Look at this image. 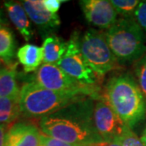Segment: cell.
<instances>
[{"label":"cell","mask_w":146,"mask_h":146,"mask_svg":"<svg viewBox=\"0 0 146 146\" xmlns=\"http://www.w3.org/2000/svg\"><path fill=\"white\" fill-rule=\"evenodd\" d=\"M94 98L68 105L40 119L44 135L73 145L102 146L106 145L96 130L94 121Z\"/></svg>","instance_id":"obj_1"},{"label":"cell","mask_w":146,"mask_h":146,"mask_svg":"<svg viewBox=\"0 0 146 146\" xmlns=\"http://www.w3.org/2000/svg\"><path fill=\"white\" fill-rule=\"evenodd\" d=\"M104 98L131 129L145 119V98L136 79L129 74H119L110 78L105 87Z\"/></svg>","instance_id":"obj_2"},{"label":"cell","mask_w":146,"mask_h":146,"mask_svg":"<svg viewBox=\"0 0 146 146\" xmlns=\"http://www.w3.org/2000/svg\"><path fill=\"white\" fill-rule=\"evenodd\" d=\"M99 94L81 91L58 92L45 89L35 82L22 85L20 93L21 113L29 118H42L68 105L88 98H100Z\"/></svg>","instance_id":"obj_3"},{"label":"cell","mask_w":146,"mask_h":146,"mask_svg":"<svg viewBox=\"0 0 146 146\" xmlns=\"http://www.w3.org/2000/svg\"><path fill=\"white\" fill-rule=\"evenodd\" d=\"M105 34L110 48L119 63L137 62L146 53L145 31L135 18L118 19Z\"/></svg>","instance_id":"obj_4"},{"label":"cell","mask_w":146,"mask_h":146,"mask_svg":"<svg viewBox=\"0 0 146 146\" xmlns=\"http://www.w3.org/2000/svg\"><path fill=\"white\" fill-rule=\"evenodd\" d=\"M80 51L96 75L103 76L118 67L119 62L102 32L89 29L79 40Z\"/></svg>","instance_id":"obj_5"},{"label":"cell","mask_w":146,"mask_h":146,"mask_svg":"<svg viewBox=\"0 0 146 146\" xmlns=\"http://www.w3.org/2000/svg\"><path fill=\"white\" fill-rule=\"evenodd\" d=\"M35 82L43 88L53 91H81L93 94H99V89L98 87L84 85L80 83L68 76L55 64H42L35 75Z\"/></svg>","instance_id":"obj_6"},{"label":"cell","mask_w":146,"mask_h":146,"mask_svg":"<svg viewBox=\"0 0 146 146\" xmlns=\"http://www.w3.org/2000/svg\"><path fill=\"white\" fill-rule=\"evenodd\" d=\"M79 36L74 33L67 42V50L57 66L72 78L84 85L94 86L96 84V74L86 63L80 49Z\"/></svg>","instance_id":"obj_7"},{"label":"cell","mask_w":146,"mask_h":146,"mask_svg":"<svg viewBox=\"0 0 146 146\" xmlns=\"http://www.w3.org/2000/svg\"><path fill=\"white\" fill-rule=\"evenodd\" d=\"M94 121L96 130L106 144L115 142L127 127L104 97L95 99Z\"/></svg>","instance_id":"obj_8"},{"label":"cell","mask_w":146,"mask_h":146,"mask_svg":"<svg viewBox=\"0 0 146 146\" xmlns=\"http://www.w3.org/2000/svg\"><path fill=\"white\" fill-rule=\"evenodd\" d=\"M79 4L87 21L94 26L109 29L118 21V12L107 0H81Z\"/></svg>","instance_id":"obj_9"},{"label":"cell","mask_w":146,"mask_h":146,"mask_svg":"<svg viewBox=\"0 0 146 146\" xmlns=\"http://www.w3.org/2000/svg\"><path fill=\"white\" fill-rule=\"evenodd\" d=\"M42 133L36 126L20 122L8 128L5 146H41Z\"/></svg>","instance_id":"obj_10"},{"label":"cell","mask_w":146,"mask_h":146,"mask_svg":"<svg viewBox=\"0 0 146 146\" xmlns=\"http://www.w3.org/2000/svg\"><path fill=\"white\" fill-rule=\"evenodd\" d=\"M22 5L30 20L45 32H53L60 25L58 15L47 10L42 0H25L22 2Z\"/></svg>","instance_id":"obj_11"},{"label":"cell","mask_w":146,"mask_h":146,"mask_svg":"<svg viewBox=\"0 0 146 146\" xmlns=\"http://www.w3.org/2000/svg\"><path fill=\"white\" fill-rule=\"evenodd\" d=\"M11 21L25 41H29L33 37V31L32 29L29 16L22 3L14 1H7L4 3Z\"/></svg>","instance_id":"obj_12"},{"label":"cell","mask_w":146,"mask_h":146,"mask_svg":"<svg viewBox=\"0 0 146 146\" xmlns=\"http://www.w3.org/2000/svg\"><path fill=\"white\" fill-rule=\"evenodd\" d=\"M68 44L56 35H51L45 38L42 44L43 62L55 64L60 61L67 50Z\"/></svg>","instance_id":"obj_13"},{"label":"cell","mask_w":146,"mask_h":146,"mask_svg":"<svg viewBox=\"0 0 146 146\" xmlns=\"http://www.w3.org/2000/svg\"><path fill=\"white\" fill-rule=\"evenodd\" d=\"M16 55L25 72L36 71L43 61L42 48L32 44H25L21 46Z\"/></svg>","instance_id":"obj_14"},{"label":"cell","mask_w":146,"mask_h":146,"mask_svg":"<svg viewBox=\"0 0 146 146\" xmlns=\"http://www.w3.org/2000/svg\"><path fill=\"white\" fill-rule=\"evenodd\" d=\"M21 113L20 96L0 98V124L14 123Z\"/></svg>","instance_id":"obj_15"},{"label":"cell","mask_w":146,"mask_h":146,"mask_svg":"<svg viewBox=\"0 0 146 146\" xmlns=\"http://www.w3.org/2000/svg\"><path fill=\"white\" fill-rule=\"evenodd\" d=\"M21 89L18 86L16 73L13 66L0 68V98L20 96Z\"/></svg>","instance_id":"obj_16"},{"label":"cell","mask_w":146,"mask_h":146,"mask_svg":"<svg viewBox=\"0 0 146 146\" xmlns=\"http://www.w3.org/2000/svg\"><path fill=\"white\" fill-rule=\"evenodd\" d=\"M16 50L14 35L11 29L0 25V59L4 63H12Z\"/></svg>","instance_id":"obj_17"},{"label":"cell","mask_w":146,"mask_h":146,"mask_svg":"<svg viewBox=\"0 0 146 146\" xmlns=\"http://www.w3.org/2000/svg\"><path fill=\"white\" fill-rule=\"evenodd\" d=\"M110 3L114 6L118 14L124 18H134L136 8L141 1L138 0H111Z\"/></svg>","instance_id":"obj_18"},{"label":"cell","mask_w":146,"mask_h":146,"mask_svg":"<svg viewBox=\"0 0 146 146\" xmlns=\"http://www.w3.org/2000/svg\"><path fill=\"white\" fill-rule=\"evenodd\" d=\"M135 79L146 99V53L134 65Z\"/></svg>","instance_id":"obj_19"},{"label":"cell","mask_w":146,"mask_h":146,"mask_svg":"<svg viewBox=\"0 0 146 146\" xmlns=\"http://www.w3.org/2000/svg\"><path fill=\"white\" fill-rule=\"evenodd\" d=\"M122 146H145L131 128L127 127L123 134L115 141Z\"/></svg>","instance_id":"obj_20"},{"label":"cell","mask_w":146,"mask_h":146,"mask_svg":"<svg viewBox=\"0 0 146 146\" xmlns=\"http://www.w3.org/2000/svg\"><path fill=\"white\" fill-rule=\"evenodd\" d=\"M134 18L141 29L146 32V1H141L136 8Z\"/></svg>","instance_id":"obj_21"},{"label":"cell","mask_w":146,"mask_h":146,"mask_svg":"<svg viewBox=\"0 0 146 146\" xmlns=\"http://www.w3.org/2000/svg\"><path fill=\"white\" fill-rule=\"evenodd\" d=\"M41 146H86V145H73V144L66 143V142H63V141H58V140H56V139L51 138V137H50V136H46V135H44L43 133H42Z\"/></svg>","instance_id":"obj_22"},{"label":"cell","mask_w":146,"mask_h":146,"mask_svg":"<svg viewBox=\"0 0 146 146\" xmlns=\"http://www.w3.org/2000/svg\"><path fill=\"white\" fill-rule=\"evenodd\" d=\"M43 5L47 10L53 14H56L59 10L61 5L63 3L67 2L66 0H42Z\"/></svg>","instance_id":"obj_23"},{"label":"cell","mask_w":146,"mask_h":146,"mask_svg":"<svg viewBox=\"0 0 146 146\" xmlns=\"http://www.w3.org/2000/svg\"><path fill=\"white\" fill-rule=\"evenodd\" d=\"M6 134V126L0 124V146H5Z\"/></svg>","instance_id":"obj_24"},{"label":"cell","mask_w":146,"mask_h":146,"mask_svg":"<svg viewBox=\"0 0 146 146\" xmlns=\"http://www.w3.org/2000/svg\"><path fill=\"white\" fill-rule=\"evenodd\" d=\"M141 140L143 142V144L146 146V127L145 128V130H144V131H143V134L141 136Z\"/></svg>","instance_id":"obj_25"},{"label":"cell","mask_w":146,"mask_h":146,"mask_svg":"<svg viewBox=\"0 0 146 146\" xmlns=\"http://www.w3.org/2000/svg\"><path fill=\"white\" fill-rule=\"evenodd\" d=\"M104 146H122L120 144H119L118 142H111V143H108L106 144Z\"/></svg>","instance_id":"obj_26"},{"label":"cell","mask_w":146,"mask_h":146,"mask_svg":"<svg viewBox=\"0 0 146 146\" xmlns=\"http://www.w3.org/2000/svg\"><path fill=\"white\" fill-rule=\"evenodd\" d=\"M3 19L1 17V15H0V24H3Z\"/></svg>","instance_id":"obj_27"}]
</instances>
